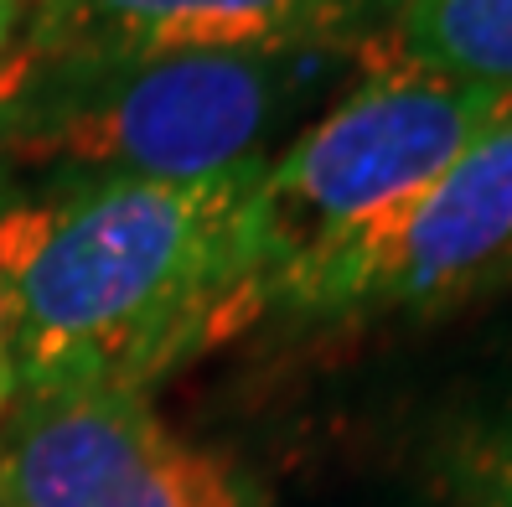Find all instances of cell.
<instances>
[{
    "label": "cell",
    "instance_id": "1",
    "mask_svg": "<svg viewBox=\"0 0 512 507\" xmlns=\"http://www.w3.org/2000/svg\"><path fill=\"white\" fill-rule=\"evenodd\" d=\"M264 171V166H259ZM223 182H57L0 202V290L21 399L140 389L259 311L249 202Z\"/></svg>",
    "mask_w": 512,
    "mask_h": 507
},
{
    "label": "cell",
    "instance_id": "2",
    "mask_svg": "<svg viewBox=\"0 0 512 507\" xmlns=\"http://www.w3.org/2000/svg\"><path fill=\"white\" fill-rule=\"evenodd\" d=\"M300 52H166L68 63L0 114V156L57 182H223L264 166Z\"/></svg>",
    "mask_w": 512,
    "mask_h": 507
},
{
    "label": "cell",
    "instance_id": "3",
    "mask_svg": "<svg viewBox=\"0 0 512 507\" xmlns=\"http://www.w3.org/2000/svg\"><path fill=\"white\" fill-rule=\"evenodd\" d=\"M497 104L502 94L440 78L383 47L368 73L259 171L249 202L259 301L300 311L311 285L399 218Z\"/></svg>",
    "mask_w": 512,
    "mask_h": 507
},
{
    "label": "cell",
    "instance_id": "4",
    "mask_svg": "<svg viewBox=\"0 0 512 507\" xmlns=\"http://www.w3.org/2000/svg\"><path fill=\"white\" fill-rule=\"evenodd\" d=\"M6 507H264L228 456L161 425L140 389H57L21 399L0 440Z\"/></svg>",
    "mask_w": 512,
    "mask_h": 507
},
{
    "label": "cell",
    "instance_id": "5",
    "mask_svg": "<svg viewBox=\"0 0 512 507\" xmlns=\"http://www.w3.org/2000/svg\"><path fill=\"white\" fill-rule=\"evenodd\" d=\"M512 280V99L435 182L311 285L300 311L430 316Z\"/></svg>",
    "mask_w": 512,
    "mask_h": 507
},
{
    "label": "cell",
    "instance_id": "6",
    "mask_svg": "<svg viewBox=\"0 0 512 507\" xmlns=\"http://www.w3.org/2000/svg\"><path fill=\"white\" fill-rule=\"evenodd\" d=\"M378 0H37V47L63 63L166 52H326L388 32Z\"/></svg>",
    "mask_w": 512,
    "mask_h": 507
},
{
    "label": "cell",
    "instance_id": "7",
    "mask_svg": "<svg viewBox=\"0 0 512 507\" xmlns=\"http://www.w3.org/2000/svg\"><path fill=\"white\" fill-rule=\"evenodd\" d=\"M383 47L440 78L512 99V0H404Z\"/></svg>",
    "mask_w": 512,
    "mask_h": 507
},
{
    "label": "cell",
    "instance_id": "8",
    "mask_svg": "<svg viewBox=\"0 0 512 507\" xmlns=\"http://www.w3.org/2000/svg\"><path fill=\"white\" fill-rule=\"evenodd\" d=\"M481 507H512V425L492 440L481 461Z\"/></svg>",
    "mask_w": 512,
    "mask_h": 507
},
{
    "label": "cell",
    "instance_id": "9",
    "mask_svg": "<svg viewBox=\"0 0 512 507\" xmlns=\"http://www.w3.org/2000/svg\"><path fill=\"white\" fill-rule=\"evenodd\" d=\"M21 404V383H16V347H11V306L0 290V420Z\"/></svg>",
    "mask_w": 512,
    "mask_h": 507
},
{
    "label": "cell",
    "instance_id": "10",
    "mask_svg": "<svg viewBox=\"0 0 512 507\" xmlns=\"http://www.w3.org/2000/svg\"><path fill=\"white\" fill-rule=\"evenodd\" d=\"M16 21H21V0H0V52H6L11 32H16Z\"/></svg>",
    "mask_w": 512,
    "mask_h": 507
},
{
    "label": "cell",
    "instance_id": "11",
    "mask_svg": "<svg viewBox=\"0 0 512 507\" xmlns=\"http://www.w3.org/2000/svg\"><path fill=\"white\" fill-rule=\"evenodd\" d=\"M378 6H383V11H399V6H404V0H378Z\"/></svg>",
    "mask_w": 512,
    "mask_h": 507
},
{
    "label": "cell",
    "instance_id": "12",
    "mask_svg": "<svg viewBox=\"0 0 512 507\" xmlns=\"http://www.w3.org/2000/svg\"><path fill=\"white\" fill-rule=\"evenodd\" d=\"M0 507H6V502H0Z\"/></svg>",
    "mask_w": 512,
    "mask_h": 507
}]
</instances>
